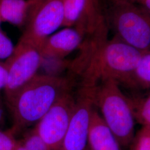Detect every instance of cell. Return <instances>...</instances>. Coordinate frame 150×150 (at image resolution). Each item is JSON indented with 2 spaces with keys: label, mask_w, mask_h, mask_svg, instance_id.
I'll list each match as a JSON object with an SVG mask.
<instances>
[{
  "label": "cell",
  "mask_w": 150,
  "mask_h": 150,
  "mask_svg": "<svg viewBox=\"0 0 150 150\" xmlns=\"http://www.w3.org/2000/svg\"><path fill=\"white\" fill-rule=\"evenodd\" d=\"M90 35V39L82 44L80 55L71 64V76H78L81 89H92L109 80L124 84L144 52L115 36L108 40L105 22Z\"/></svg>",
  "instance_id": "obj_1"
},
{
  "label": "cell",
  "mask_w": 150,
  "mask_h": 150,
  "mask_svg": "<svg viewBox=\"0 0 150 150\" xmlns=\"http://www.w3.org/2000/svg\"><path fill=\"white\" fill-rule=\"evenodd\" d=\"M76 84L70 77L36 75L7 104L13 124L10 130L15 136L37 123L54 103Z\"/></svg>",
  "instance_id": "obj_2"
},
{
  "label": "cell",
  "mask_w": 150,
  "mask_h": 150,
  "mask_svg": "<svg viewBox=\"0 0 150 150\" xmlns=\"http://www.w3.org/2000/svg\"><path fill=\"white\" fill-rule=\"evenodd\" d=\"M91 90L94 106L121 146H128L134 136L135 117L130 98L112 80L103 81Z\"/></svg>",
  "instance_id": "obj_3"
},
{
  "label": "cell",
  "mask_w": 150,
  "mask_h": 150,
  "mask_svg": "<svg viewBox=\"0 0 150 150\" xmlns=\"http://www.w3.org/2000/svg\"><path fill=\"white\" fill-rule=\"evenodd\" d=\"M108 22L115 37L129 46L150 51V11L135 3L110 0Z\"/></svg>",
  "instance_id": "obj_4"
},
{
  "label": "cell",
  "mask_w": 150,
  "mask_h": 150,
  "mask_svg": "<svg viewBox=\"0 0 150 150\" xmlns=\"http://www.w3.org/2000/svg\"><path fill=\"white\" fill-rule=\"evenodd\" d=\"M43 60L41 48L20 39L11 56L5 62L7 70V79L4 88L7 105L38 74Z\"/></svg>",
  "instance_id": "obj_5"
},
{
  "label": "cell",
  "mask_w": 150,
  "mask_h": 150,
  "mask_svg": "<svg viewBox=\"0 0 150 150\" xmlns=\"http://www.w3.org/2000/svg\"><path fill=\"white\" fill-rule=\"evenodd\" d=\"M64 20L63 0H40L31 4L21 38L41 49L45 40L62 26Z\"/></svg>",
  "instance_id": "obj_6"
},
{
  "label": "cell",
  "mask_w": 150,
  "mask_h": 150,
  "mask_svg": "<svg viewBox=\"0 0 150 150\" xmlns=\"http://www.w3.org/2000/svg\"><path fill=\"white\" fill-rule=\"evenodd\" d=\"M76 102L72 91L66 93L36 123L35 129L50 150L61 149Z\"/></svg>",
  "instance_id": "obj_7"
},
{
  "label": "cell",
  "mask_w": 150,
  "mask_h": 150,
  "mask_svg": "<svg viewBox=\"0 0 150 150\" xmlns=\"http://www.w3.org/2000/svg\"><path fill=\"white\" fill-rule=\"evenodd\" d=\"M75 109L70 120L61 150H86L95 106L91 91L79 89Z\"/></svg>",
  "instance_id": "obj_8"
},
{
  "label": "cell",
  "mask_w": 150,
  "mask_h": 150,
  "mask_svg": "<svg viewBox=\"0 0 150 150\" xmlns=\"http://www.w3.org/2000/svg\"><path fill=\"white\" fill-rule=\"evenodd\" d=\"M84 35L77 28L67 27L50 36L41 48L43 59H64L82 45Z\"/></svg>",
  "instance_id": "obj_9"
},
{
  "label": "cell",
  "mask_w": 150,
  "mask_h": 150,
  "mask_svg": "<svg viewBox=\"0 0 150 150\" xmlns=\"http://www.w3.org/2000/svg\"><path fill=\"white\" fill-rule=\"evenodd\" d=\"M88 145L91 150H122L118 139L95 107L91 115Z\"/></svg>",
  "instance_id": "obj_10"
},
{
  "label": "cell",
  "mask_w": 150,
  "mask_h": 150,
  "mask_svg": "<svg viewBox=\"0 0 150 150\" xmlns=\"http://www.w3.org/2000/svg\"><path fill=\"white\" fill-rule=\"evenodd\" d=\"M30 7L28 0H0V20L22 26L26 23Z\"/></svg>",
  "instance_id": "obj_11"
},
{
  "label": "cell",
  "mask_w": 150,
  "mask_h": 150,
  "mask_svg": "<svg viewBox=\"0 0 150 150\" xmlns=\"http://www.w3.org/2000/svg\"><path fill=\"white\" fill-rule=\"evenodd\" d=\"M64 20L62 26L76 28L85 33L87 0H63Z\"/></svg>",
  "instance_id": "obj_12"
},
{
  "label": "cell",
  "mask_w": 150,
  "mask_h": 150,
  "mask_svg": "<svg viewBox=\"0 0 150 150\" xmlns=\"http://www.w3.org/2000/svg\"><path fill=\"white\" fill-rule=\"evenodd\" d=\"M130 87H150V51L144 52L134 70L124 83Z\"/></svg>",
  "instance_id": "obj_13"
},
{
  "label": "cell",
  "mask_w": 150,
  "mask_h": 150,
  "mask_svg": "<svg viewBox=\"0 0 150 150\" xmlns=\"http://www.w3.org/2000/svg\"><path fill=\"white\" fill-rule=\"evenodd\" d=\"M136 121L143 126H150V95L138 99H130Z\"/></svg>",
  "instance_id": "obj_14"
},
{
  "label": "cell",
  "mask_w": 150,
  "mask_h": 150,
  "mask_svg": "<svg viewBox=\"0 0 150 150\" xmlns=\"http://www.w3.org/2000/svg\"><path fill=\"white\" fill-rule=\"evenodd\" d=\"M129 146L131 150H150V126H143Z\"/></svg>",
  "instance_id": "obj_15"
},
{
  "label": "cell",
  "mask_w": 150,
  "mask_h": 150,
  "mask_svg": "<svg viewBox=\"0 0 150 150\" xmlns=\"http://www.w3.org/2000/svg\"><path fill=\"white\" fill-rule=\"evenodd\" d=\"M14 48L11 40L0 30V59H8L13 53Z\"/></svg>",
  "instance_id": "obj_16"
},
{
  "label": "cell",
  "mask_w": 150,
  "mask_h": 150,
  "mask_svg": "<svg viewBox=\"0 0 150 150\" xmlns=\"http://www.w3.org/2000/svg\"><path fill=\"white\" fill-rule=\"evenodd\" d=\"M17 139L10 129H0V150H15Z\"/></svg>",
  "instance_id": "obj_17"
},
{
  "label": "cell",
  "mask_w": 150,
  "mask_h": 150,
  "mask_svg": "<svg viewBox=\"0 0 150 150\" xmlns=\"http://www.w3.org/2000/svg\"><path fill=\"white\" fill-rule=\"evenodd\" d=\"M101 17L97 0H87V21L90 23H95Z\"/></svg>",
  "instance_id": "obj_18"
},
{
  "label": "cell",
  "mask_w": 150,
  "mask_h": 150,
  "mask_svg": "<svg viewBox=\"0 0 150 150\" xmlns=\"http://www.w3.org/2000/svg\"><path fill=\"white\" fill-rule=\"evenodd\" d=\"M7 79V70L5 63L0 62V91L5 88Z\"/></svg>",
  "instance_id": "obj_19"
},
{
  "label": "cell",
  "mask_w": 150,
  "mask_h": 150,
  "mask_svg": "<svg viewBox=\"0 0 150 150\" xmlns=\"http://www.w3.org/2000/svg\"><path fill=\"white\" fill-rule=\"evenodd\" d=\"M137 3L139 4V5L150 11V0H138L136 4Z\"/></svg>",
  "instance_id": "obj_20"
},
{
  "label": "cell",
  "mask_w": 150,
  "mask_h": 150,
  "mask_svg": "<svg viewBox=\"0 0 150 150\" xmlns=\"http://www.w3.org/2000/svg\"><path fill=\"white\" fill-rule=\"evenodd\" d=\"M15 150H27L23 145L22 144L20 139H17L16 146Z\"/></svg>",
  "instance_id": "obj_21"
},
{
  "label": "cell",
  "mask_w": 150,
  "mask_h": 150,
  "mask_svg": "<svg viewBox=\"0 0 150 150\" xmlns=\"http://www.w3.org/2000/svg\"><path fill=\"white\" fill-rule=\"evenodd\" d=\"M4 116H5L4 110L2 103H1V100H0V124H1L4 122Z\"/></svg>",
  "instance_id": "obj_22"
},
{
  "label": "cell",
  "mask_w": 150,
  "mask_h": 150,
  "mask_svg": "<svg viewBox=\"0 0 150 150\" xmlns=\"http://www.w3.org/2000/svg\"><path fill=\"white\" fill-rule=\"evenodd\" d=\"M112 1H126V2H129L132 3H136L138 0H112Z\"/></svg>",
  "instance_id": "obj_23"
},
{
  "label": "cell",
  "mask_w": 150,
  "mask_h": 150,
  "mask_svg": "<svg viewBox=\"0 0 150 150\" xmlns=\"http://www.w3.org/2000/svg\"><path fill=\"white\" fill-rule=\"evenodd\" d=\"M28 1H30V4H33V3L37 2L39 1H40V0H28Z\"/></svg>",
  "instance_id": "obj_24"
},
{
  "label": "cell",
  "mask_w": 150,
  "mask_h": 150,
  "mask_svg": "<svg viewBox=\"0 0 150 150\" xmlns=\"http://www.w3.org/2000/svg\"><path fill=\"white\" fill-rule=\"evenodd\" d=\"M2 22H1V20H0V24H1V23Z\"/></svg>",
  "instance_id": "obj_25"
}]
</instances>
